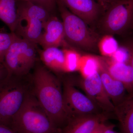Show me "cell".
I'll list each match as a JSON object with an SVG mask.
<instances>
[{
    "label": "cell",
    "instance_id": "12",
    "mask_svg": "<svg viewBox=\"0 0 133 133\" xmlns=\"http://www.w3.org/2000/svg\"><path fill=\"white\" fill-rule=\"evenodd\" d=\"M4 63L9 77L26 74L21 54L19 37L17 35L6 53Z\"/></svg>",
    "mask_w": 133,
    "mask_h": 133
},
{
    "label": "cell",
    "instance_id": "5",
    "mask_svg": "<svg viewBox=\"0 0 133 133\" xmlns=\"http://www.w3.org/2000/svg\"><path fill=\"white\" fill-rule=\"evenodd\" d=\"M63 92L65 104L71 118L105 114L95 102L77 90L70 81L64 83Z\"/></svg>",
    "mask_w": 133,
    "mask_h": 133
},
{
    "label": "cell",
    "instance_id": "7",
    "mask_svg": "<svg viewBox=\"0 0 133 133\" xmlns=\"http://www.w3.org/2000/svg\"><path fill=\"white\" fill-rule=\"evenodd\" d=\"M81 85L87 96L93 101L105 114L114 113L115 106L105 91L98 71L86 76Z\"/></svg>",
    "mask_w": 133,
    "mask_h": 133
},
{
    "label": "cell",
    "instance_id": "29",
    "mask_svg": "<svg viewBox=\"0 0 133 133\" xmlns=\"http://www.w3.org/2000/svg\"><path fill=\"white\" fill-rule=\"evenodd\" d=\"M113 125H108L103 133H116L114 130Z\"/></svg>",
    "mask_w": 133,
    "mask_h": 133
},
{
    "label": "cell",
    "instance_id": "17",
    "mask_svg": "<svg viewBox=\"0 0 133 133\" xmlns=\"http://www.w3.org/2000/svg\"><path fill=\"white\" fill-rule=\"evenodd\" d=\"M107 70L113 78L124 83L129 94L132 93L133 70L129 63L115 62Z\"/></svg>",
    "mask_w": 133,
    "mask_h": 133
},
{
    "label": "cell",
    "instance_id": "13",
    "mask_svg": "<svg viewBox=\"0 0 133 133\" xmlns=\"http://www.w3.org/2000/svg\"><path fill=\"white\" fill-rule=\"evenodd\" d=\"M114 114L121 127L122 133H133V95L129 94L115 106Z\"/></svg>",
    "mask_w": 133,
    "mask_h": 133
},
{
    "label": "cell",
    "instance_id": "32",
    "mask_svg": "<svg viewBox=\"0 0 133 133\" xmlns=\"http://www.w3.org/2000/svg\"><path fill=\"white\" fill-rule=\"evenodd\" d=\"M26 1H32V0H26Z\"/></svg>",
    "mask_w": 133,
    "mask_h": 133
},
{
    "label": "cell",
    "instance_id": "9",
    "mask_svg": "<svg viewBox=\"0 0 133 133\" xmlns=\"http://www.w3.org/2000/svg\"><path fill=\"white\" fill-rule=\"evenodd\" d=\"M71 13L83 19L87 24L96 20L100 11V5L94 0H57Z\"/></svg>",
    "mask_w": 133,
    "mask_h": 133
},
{
    "label": "cell",
    "instance_id": "25",
    "mask_svg": "<svg viewBox=\"0 0 133 133\" xmlns=\"http://www.w3.org/2000/svg\"><path fill=\"white\" fill-rule=\"evenodd\" d=\"M99 64L98 62L94 58H89L86 62L85 65L83 69V72L86 76L92 74L97 70Z\"/></svg>",
    "mask_w": 133,
    "mask_h": 133
},
{
    "label": "cell",
    "instance_id": "18",
    "mask_svg": "<svg viewBox=\"0 0 133 133\" xmlns=\"http://www.w3.org/2000/svg\"><path fill=\"white\" fill-rule=\"evenodd\" d=\"M0 19L15 33L18 22L15 0H0Z\"/></svg>",
    "mask_w": 133,
    "mask_h": 133
},
{
    "label": "cell",
    "instance_id": "14",
    "mask_svg": "<svg viewBox=\"0 0 133 133\" xmlns=\"http://www.w3.org/2000/svg\"><path fill=\"white\" fill-rule=\"evenodd\" d=\"M16 7L18 20L37 19L45 22L51 16L45 9L26 0L16 2Z\"/></svg>",
    "mask_w": 133,
    "mask_h": 133
},
{
    "label": "cell",
    "instance_id": "26",
    "mask_svg": "<svg viewBox=\"0 0 133 133\" xmlns=\"http://www.w3.org/2000/svg\"><path fill=\"white\" fill-rule=\"evenodd\" d=\"M128 50L129 54V63L131 65L133 70V41L129 43L127 45L125 46ZM131 94L133 95V82L132 92Z\"/></svg>",
    "mask_w": 133,
    "mask_h": 133
},
{
    "label": "cell",
    "instance_id": "2",
    "mask_svg": "<svg viewBox=\"0 0 133 133\" xmlns=\"http://www.w3.org/2000/svg\"><path fill=\"white\" fill-rule=\"evenodd\" d=\"M10 128L17 133H60L37 99L26 95Z\"/></svg>",
    "mask_w": 133,
    "mask_h": 133
},
{
    "label": "cell",
    "instance_id": "23",
    "mask_svg": "<svg viewBox=\"0 0 133 133\" xmlns=\"http://www.w3.org/2000/svg\"><path fill=\"white\" fill-rule=\"evenodd\" d=\"M115 62L119 63H129V54L125 47H120L113 54Z\"/></svg>",
    "mask_w": 133,
    "mask_h": 133
},
{
    "label": "cell",
    "instance_id": "11",
    "mask_svg": "<svg viewBox=\"0 0 133 133\" xmlns=\"http://www.w3.org/2000/svg\"><path fill=\"white\" fill-rule=\"evenodd\" d=\"M98 71L104 89L115 107L129 95L126 94L127 92H128L125 85L121 81L113 78L107 69L103 66L99 65Z\"/></svg>",
    "mask_w": 133,
    "mask_h": 133
},
{
    "label": "cell",
    "instance_id": "6",
    "mask_svg": "<svg viewBox=\"0 0 133 133\" xmlns=\"http://www.w3.org/2000/svg\"><path fill=\"white\" fill-rule=\"evenodd\" d=\"M26 96L21 87L8 85L0 89V124L10 127L12 119L21 107Z\"/></svg>",
    "mask_w": 133,
    "mask_h": 133
},
{
    "label": "cell",
    "instance_id": "15",
    "mask_svg": "<svg viewBox=\"0 0 133 133\" xmlns=\"http://www.w3.org/2000/svg\"><path fill=\"white\" fill-rule=\"evenodd\" d=\"M24 26L16 29L17 35L35 44H38L44 31L45 22L37 19H25Z\"/></svg>",
    "mask_w": 133,
    "mask_h": 133
},
{
    "label": "cell",
    "instance_id": "34",
    "mask_svg": "<svg viewBox=\"0 0 133 133\" xmlns=\"http://www.w3.org/2000/svg\"></svg>",
    "mask_w": 133,
    "mask_h": 133
},
{
    "label": "cell",
    "instance_id": "8",
    "mask_svg": "<svg viewBox=\"0 0 133 133\" xmlns=\"http://www.w3.org/2000/svg\"><path fill=\"white\" fill-rule=\"evenodd\" d=\"M105 114L72 117L60 130V133H92L108 118Z\"/></svg>",
    "mask_w": 133,
    "mask_h": 133
},
{
    "label": "cell",
    "instance_id": "30",
    "mask_svg": "<svg viewBox=\"0 0 133 133\" xmlns=\"http://www.w3.org/2000/svg\"><path fill=\"white\" fill-rule=\"evenodd\" d=\"M97 1L99 2L102 3H109L112 4V3L115 2L118 0H97Z\"/></svg>",
    "mask_w": 133,
    "mask_h": 133
},
{
    "label": "cell",
    "instance_id": "31",
    "mask_svg": "<svg viewBox=\"0 0 133 133\" xmlns=\"http://www.w3.org/2000/svg\"><path fill=\"white\" fill-rule=\"evenodd\" d=\"M2 75V71L1 70H0V78H1V76Z\"/></svg>",
    "mask_w": 133,
    "mask_h": 133
},
{
    "label": "cell",
    "instance_id": "21",
    "mask_svg": "<svg viewBox=\"0 0 133 133\" xmlns=\"http://www.w3.org/2000/svg\"><path fill=\"white\" fill-rule=\"evenodd\" d=\"M101 52L105 55H113L118 49L117 41L112 37L107 36L103 38L100 44Z\"/></svg>",
    "mask_w": 133,
    "mask_h": 133
},
{
    "label": "cell",
    "instance_id": "22",
    "mask_svg": "<svg viewBox=\"0 0 133 133\" xmlns=\"http://www.w3.org/2000/svg\"><path fill=\"white\" fill-rule=\"evenodd\" d=\"M65 71H75L78 68V55L75 51L71 50H65Z\"/></svg>",
    "mask_w": 133,
    "mask_h": 133
},
{
    "label": "cell",
    "instance_id": "24",
    "mask_svg": "<svg viewBox=\"0 0 133 133\" xmlns=\"http://www.w3.org/2000/svg\"><path fill=\"white\" fill-rule=\"evenodd\" d=\"M31 2L44 8L51 14L55 9L57 0H32Z\"/></svg>",
    "mask_w": 133,
    "mask_h": 133
},
{
    "label": "cell",
    "instance_id": "3",
    "mask_svg": "<svg viewBox=\"0 0 133 133\" xmlns=\"http://www.w3.org/2000/svg\"><path fill=\"white\" fill-rule=\"evenodd\" d=\"M64 28L65 38L75 46L87 50L95 49L97 37L84 21L57 0Z\"/></svg>",
    "mask_w": 133,
    "mask_h": 133
},
{
    "label": "cell",
    "instance_id": "27",
    "mask_svg": "<svg viewBox=\"0 0 133 133\" xmlns=\"http://www.w3.org/2000/svg\"><path fill=\"white\" fill-rule=\"evenodd\" d=\"M0 133H17L10 127L0 124Z\"/></svg>",
    "mask_w": 133,
    "mask_h": 133
},
{
    "label": "cell",
    "instance_id": "10",
    "mask_svg": "<svg viewBox=\"0 0 133 133\" xmlns=\"http://www.w3.org/2000/svg\"><path fill=\"white\" fill-rule=\"evenodd\" d=\"M65 38L63 22L56 16H51L44 24V31L38 44L43 49L57 47L61 45Z\"/></svg>",
    "mask_w": 133,
    "mask_h": 133
},
{
    "label": "cell",
    "instance_id": "16",
    "mask_svg": "<svg viewBox=\"0 0 133 133\" xmlns=\"http://www.w3.org/2000/svg\"><path fill=\"white\" fill-rule=\"evenodd\" d=\"M40 57L43 63L49 69L55 71H65V55L64 50L57 47H50L41 51Z\"/></svg>",
    "mask_w": 133,
    "mask_h": 133
},
{
    "label": "cell",
    "instance_id": "4",
    "mask_svg": "<svg viewBox=\"0 0 133 133\" xmlns=\"http://www.w3.org/2000/svg\"><path fill=\"white\" fill-rule=\"evenodd\" d=\"M133 23V0H118L112 3L103 21L107 33L119 34Z\"/></svg>",
    "mask_w": 133,
    "mask_h": 133
},
{
    "label": "cell",
    "instance_id": "33",
    "mask_svg": "<svg viewBox=\"0 0 133 133\" xmlns=\"http://www.w3.org/2000/svg\"><path fill=\"white\" fill-rule=\"evenodd\" d=\"M132 27H133V24H132Z\"/></svg>",
    "mask_w": 133,
    "mask_h": 133
},
{
    "label": "cell",
    "instance_id": "20",
    "mask_svg": "<svg viewBox=\"0 0 133 133\" xmlns=\"http://www.w3.org/2000/svg\"><path fill=\"white\" fill-rule=\"evenodd\" d=\"M16 36L13 32H0V64L4 63L5 55Z\"/></svg>",
    "mask_w": 133,
    "mask_h": 133
},
{
    "label": "cell",
    "instance_id": "19",
    "mask_svg": "<svg viewBox=\"0 0 133 133\" xmlns=\"http://www.w3.org/2000/svg\"><path fill=\"white\" fill-rule=\"evenodd\" d=\"M20 50L26 74L34 66L36 57V45L19 37Z\"/></svg>",
    "mask_w": 133,
    "mask_h": 133
},
{
    "label": "cell",
    "instance_id": "28",
    "mask_svg": "<svg viewBox=\"0 0 133 133\" xmlns=\"http://www.w3.org/2000/svg\"><path fill=\"white\" fill-rule=\"evenodd\" d=\"M107 125H106L104 122L102 123L92 133H103L107 127Z\"/></svg>",
    "mask_w": 133,
    "mask_h": 133
},
{
    "label": "cell",
    "instance_id": "1",
    "mask_svg": "<svg viewBox=\"0 0 133 133\" xmlns=\"http://www.w3.org/2000/svg\"><path fill=\"white\" fill-rule=\"evenodd\" d=\"M33 81L37 101L52 123L58 129L64 126L71 118L65 104L58 79L42 65L36 68Z\"/></svg>",
    "mask_w": 133,
    "mask_h": 133
}]
</instances>
